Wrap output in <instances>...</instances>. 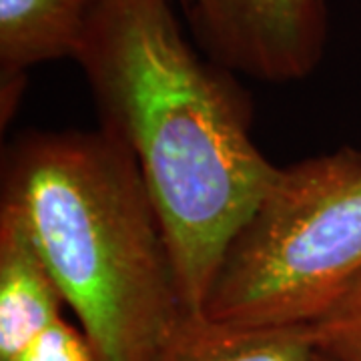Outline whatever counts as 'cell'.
<instances>
[{"mask_svg": "<svg viewBox=\"0 0 361 361\" xmlns=\"http://www.w3.org/2000/svg\"><path fill=\"white\" fill-rule=\"evenodd\" d=\"M361 273V151L341 147L279 169L235 235L207 317L239 327L311 325Z\"/></svg>", "mask_w": 361, "mask_h": 361, "instance_id": "3", "label": "cell"}, {"mask_svg": "<svg viewBox=\"0 0 361 361\" xmlns=\"http://www.w3.org/2000/svg\"><path fill=\"white\" fill-rule=\"evenodd\" d=\"M0 191L101 361H155L187 310L129 149L103 127L30 130L4 153Z\"/></svg>", "mask_w": 361, "mask_h": 361, "instance_id": "2", "label": "cell"}, {"mask_svg": "<svg viewBox=\"0 0 361 361\" xmlns=\"http://www.w3.org/2000/svg\"><path fill=\"white\" fill-rule=\"evenodd\" d=\"M310 325L239 327L185 313L155 361H313Z\"/></svg>", "mask_w": 361, "mask_h": 361, "instance_id": "7", "label": "cell"}, {"mask_svg": "<svg viewBox=\"0 0 361 361\" xmlns=\"http://www.w3.org/2000/svg\"><path fill=\"white\" fill-rule=\"evenodd\" d=\"M104 130L141 169L187 313L279 169L251 135V99L185 37L171 0H97L75 59Z\"/></svg>", "mask_w": 361, "mask_h": 361, "instance_id": "1", "label": "cell"}, {"mask_svg": "<svg viewBox=\"0 0 361 361\" xmlns=\"http://www.w3.org/2000/svg\"><path fill=\"white\" fill-rule=\"evenodd\" d=\"M195 44L217 65L285 85L319 66L329 37L325 0H179Z\"/></svg>", "mask_w": 361, "mask_h": 361, "instance_id": "4", "label": "cell"}, {"mask_svg": "<svg viewBox=\"0 0 361 361\" xmlns=\"http://www.w3.org/2000/svg\"><path fill=\"white\" fill-rule=\"evenodd\" d=\"M313 361H331V360H327L325 355H322V353H317V351H315V357H313Z\"/></svg>", "mask_w": 361, "mask_h": 361, "instance_id": "10", "label": "cell"}, {"mask_svg": "<svg viewBox=\"0 0 361 361\" xmlns=\"http://www.w3.org/2000/svg\"><path fill=\"white\" fill-rule=\"evenodd\" d=\"M65 305L25 215L0 201V360L65 317Z\"/></svg>", "mask_w": 361, "mask_h": 361, "instance_id": "6", "label": "cell"}, {"mask_svg": "<svg viewBox=\"0 0 361 361\" xmlns=\"http://www.w3.org/2000/svg\"><path fill=\"white\" fill-rule=\"evenodd\" d=\"M317 353L331 361H361V273L337 295L331 307L310 325Z\"/></svg>", "mask_w": 361, "mask_h": 361, "instance_id": "8", "label": "cell"}, {"mask_svg": "<svg viewBox=\"0 0 361 361\" xmlns=\"http://www.w3.org/2000/svg\"><path fill=\"white\" fill-rule=\"evenodd\" d=\"M0 361H101V357L82 327L61 317Z\"/></svg>", "mask_w": 361, "mask_h": 361, "instance_id": "9", "label": "cell"}, {"mask_svg": "<svg viewBox=\"0 0 361 361\" xmlns=\"http://www.w3.org/2000/svg\"><path fill=\"white\" fill-rule=\"evenodd\" d=\"M97 0H0V111L11 121L25 94L26 71L75 59Z\"/></svg>", "mask_w": 361, "mask_h": 361, "instance_id": "5", "label": "cell"}]
</instances>
